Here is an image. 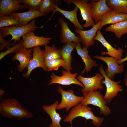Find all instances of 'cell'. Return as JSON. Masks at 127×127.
I'll use <instances>...</instances> for the list:
<instances>
[{
    "label": "cell",
    "mask_w": 127,
    "mask_h": 127,
    "mask_svg": "<svg viewBox=\"0 0 127 127\" xmlns=\"http://www.w3.org/2000/svg\"><path fill=\"white\" fill-rule=\"evenodd\" d=\"M14 25L21 26L20 21L10 15L4 16L0 17V28Z\"/></svg>",
    "instance_id": "f1b7e54d"
},
{
    "label": "cell",
    "mask_w": 127,
    "mask_h": 127,
    "mask_svg": "<svg viewBox=\"0 0 127 127\" xmlns=\"http://www.w3.org/2000/svg\"><path fill=\"white\" fill-rule=\"evenodd\" d=\"M23 40V46L27 49L40 46H45L48 44L52 38L35 35L34 32H29L22 37Z\"/></svg>",
    "instance_id": "7c38bea8"
},
{
    "label": "cell",
    "mask_w": 127,
    "mask_h": 127,
    "mask_svg": "<svg viewBox=\"0 0 127 127\" xmlns=\"http://www.w3.org/2000/svg\"><path fill=\"white\" fill-rule=\"evenodd\" d=\"M107 5L119 13H127V0H107Z\"/></svg>",
    "instance_id": "4316f807"
},
{
    "label": "cell",
    "mask_w": 127,
    "mask_h": 127,
    "mask_svg": "<svg viewBox=\"0 0 127 127\" xmlns=\"http://www.w3.org/2000/svg\"><path fill=\"white\" fill-rule=\"evenodd\" d=\"M83 94L84 98L81 104L85 105L91 104L99 107L100 114L105 116H107L111 113V109L107 105V103L99 91H92Z\"/></svg>",
    "instance_id": "277c9868"
},
{
    "label": "cell",
    "mask_w": 127,
    "mask_h": 127,
    "mask_svg": "<svg viewBox=\"0 0 127 127\" xmlns=\"http://www.w3.org/2000/svg\"><path fill=\"white\" fill-rule=\"evenodd\" d=\"M43 0H23L22 3L27 8L29 9L39 10Z\"/></svg>",
    "instance_id": "1f68e13d"
},
{
    "label": "cell",
    "mask_w": 127,
    "mask_h": 127,
    "mask_svg": "<svg viewBox=\"0 0 127 127\" xmlns=\"http://www.w3.org/2000/svg\"><path fill=\"white\" fill-rule=\"evenodd\" d=\"M22 0H0V17L10 15L14 11L19 9L27 8L23 5Z\"/></svg>",
    "instance_id": "d6986e66"
},
{
    "label": "cell",
    "mask_w": 127,
    "mask_h": 127,
    "mask_svg": "<svg viewBox=\"0 0 127 127\" xmlns=\"http://www.w3.org/2000/svg\"><path fill=\"white\" fill-rule=\"evenodd\" d=\"M88 48L85 46L82 47L81 44L79 43L77 44L75 48L78 55L81 58L85 64V67L82 72V73L85 71L86 73L91 71L93 67L98 66L96 61L91 59L89 55L87 50Z\"/></svg>",
    "instance_id": "44dd1931"
},
{
    "label": "cell",
    "mask_w": 127,
    "mask_h": 127,
    "mask_svg": "<svg viewBox=\"0 0 127 127\" xmlns=\"http://www.w3.org/2000/svg\"></svg>",
    "instance_id": "8d00e7d4"
},
{
    "label": "cell",
    "mask_w": 127,
    "mask_h": 127,
    "mask_svg": "<svg viewBox=\"0 0 127 127\" xmlns=\"http://www.w3.org/2000/svg\"><path fill=\"white\" fill-rule=\"evenodd\" d=\"M68 1L75 4L79 9L83 20L86 21L85 23L82 25L83 28L93 27L95 24L91 16V5L90 3H88V1L76 0H69Z\"/></svg>",
    "instance_id": "8fae6325"
},
{
    "label": "cell",
    "mask_w": 127,
    "mask_h": 127,
    "mask_svg": "<svg viewBox=\"0 0 127 127\" xmlns=\"http://www.w3.org/2000/svg\"><path fill=\"white\" fill-rule=\"evenodd\" d=\"M58 104V101H56L51 105L47 106L44 105L42 107L43 109L48 115L51 119L52 123L48 127H62L60 123L62 118L56 111Z\"/></svg>",
    "instance_id": "cb8c5ba5"
},
{
    "label": "cell",
    "mask_w": 127,
    "mask_h": 127,
    "mask_svg": "<svg viewBox=\"0 0 127 127\" xmlns=\"http://www.w3.org/2000/svg\"><path fill=\"white\" fill-rule=\"evenodd\" d=\"M10 15L18 20L21 26L26 25L29 22L35 18L44 16L39 10L29 9L28 11L23 12H13Z\"/></svg>",
    "instance_id": "7402d4cb"
},
{
    "label": "cell",
    "mask_w": 127,
    "mask_h": 127,
    "mask_svg": "<svg viewBox=\"0 0 127 127\" xmlns=\"http://www.w3.org/2000/svg\"><path fill=\"white\" fill-rule=\"evenodd\" d=\"M57 91L61 95V100L57 107V110L65 108L66 112H67L72 107L80 104L83 99V96H78L75 95L74 91L72 89L65 91L61 86H59Z\"/></svg>",
    "instance_id": "5b68a950"
},
{
    "label": "cell",
    "mask_w": 127,
    "mask_h": 127,
    "mask_svg": "<svg viewBox=\"0 0 127 127\" xmlns=\"http://www.w3.org/2000/svg\"><path fill=\"white\" fill-rule=\"evenodd\" d=\"M104 78L101 74L98 73L92 77H84L79 75L77 77L78 80L84 86L81 90L83 94L92 91L102 90L103 89L102 81Z\"/></svg>",
    "instance_id": "52a82bcc"
},
{
    "label": "cell",
    "mask_w": 127,
    "mask_h": 127,
    "mask_svg": "<svg viewBox=\"0 0 127 127\" xmlns=\"http://www.w3.org/2000/svg\"><path fill=\"white\" fill-rule=\"evenodd\" d=\"M32 49H27L23 47L17 52L15 53L12 56V60H17L20 62L19 64L17 65L18 70L20 72L23 71L27 67L32 58Z\"/></svg>",
    "instance_id": "e0dca14e"
},
{
    "label": "cell",
    "mask_w": 127,
    "mask_h": 127,
    "mask_svg": "<svg viewBox=\"0 0 127 127\" xmlns=\"http://www.w3.org/2000/svg\"><path fill=\"white\" fill-rule=\"evenodd\" d=\"M35 23V20H33L24 26H16L14 25L9 27L0 28V34L3 38L6 37L8 35H11L12 38L9 42L15 40L12 44V45L17 41L19 42L21 37L30 31L34 32L37 27Z\"/></svg>",
    "instance_id": "3957f363"
},
{
    "label": "cell",
    "mask_w": 127,
    "mask_h": 127,
    "mask_svg": "<svg viewBox=\"0 0 127 127\" xmlns=\"http://www.w3.org/2000/svg\"><path fill=\"white\" fill-rule=\"evenodd\" d=\"M80 117L85 118L86 120L91 119L92 123L97 127L101 126L104 119L95 116L91 109L87 105H83L80 103L73 107L68 115L64 119L65 122H69L70 127H73L72 122L76 117Z\"/></svg>",
    "instance_id": "7a4b0ae2"
},
{
    "label": "cell",
    "mask_w": 127,
    "mask_h": 127,
    "mask_svg": "<svg viewBox=\"0 0 127 127\" xmlns=\"http://www.w3.org/2000/svg\"><path fill=\"white\" fill-rule=\"evenodd\" d=\"M56 1L54 0H43L39 10L41 13L46 16L47 14L54 10Z\"/></svg>",
    "instance_id": "83f0119b"
},
{
    "label": "cell",
    "mask_w": 127,
    "mask_h": 127,
    "mask_svg": "<svg viewBox=\"0 0 127 127\" xmlns=\"http://www.w3.org/2000/svg\"><path fill=\"white\" fill-rule=\"evenodd\" d=\"M78 9V7L76 6L73 10L70 11H66L61 9L56 4L55 6V9L53 12L49 20L51 18L56 12H59L71 22L76 29L83 30V28L79 21L77 17V13Z\"/></svg>",
    "instance_id": "603a6c76"
},
{
    "label": "cell",
    "mask_w": 127,
    "mask_h": 127,
    "mask_svg": "<svg viewBox=\"0 0 127 127\" xmlns=\"http://www.w3.org/2000/svg\"><path fill=\"white\" fill-rule=\"evenodd\" d=\"M92 56L94 59L101 60L106 63L107 68L104 70V71L106 75L111 80L114 79L116 74H121L124 71V64H118L117 62L118 60L115 58L111 56L104 57L98 55Z\"/></svg>",
    "instance_id": "ba28073f"
},
{
    "label": "cell",
    "mask_w": 127,
    "mask_h": 127,
    "mask_svg": "<svg viewBox=\"0 0 127 127\" xmlns=\"http://www.w3.org/2000/svg\"><path fill=\"white\" fill-rule=\"evenodd\" d=\"M44 48L43 56L45 63L56 59H61L59 49L54 44L51 46L47 45Z\"/></svg>",
    "instance_id": "484cf974"
},
{
    "label": "cell",
    "mask_w": 127,
    "mask_h": 127,
    "mask_svg": "<svg viewBox=\"0 0 127 127\" xmlns=\"http://www.w3.org/2000/svg\"><path fill=\"white\" fill-rule=\"evenodd\" d=\"M94 40L99 42L107 49V52H101L102 55L107 54L118 60L122 58L123 53L124 52V50L119 47L118 49H116V48L113 47L106 40L100 30L99 29L98 30L96 35L94 38Z\"/></svg>",
    "instance_id": "4fadbf2b"
},
{
    "label": "cell",
    "mask_w": 127,
    "mask_h": 127,
    "mask_svg": "<svg viewBox=\"0 0 127 127\" xmlns=\"http://www.w3.org/2000/svg\"><path fill=\"white\" fill-rule=\"evenodd\" d=\"M0 113L3 117L20 120L24 118L30 119L33 114L23 107L15 98L2 99L0 102Z\"/></svg>",
    "instance_id": "6da1fadb"
},
{
    "label": "cell",
    "mask_w": 127,
    "mask_h": 127,
    "mask_svg": "<svg viewBox=\"0 0 127 127\" xmlns=\"http://www.w3.org/2000/svg\"><path fill=\"white\" fill-rule=\"evenodd\" d=\"M0 51H1L4 48H10V46L12 45V44L9 43V42H8L7 40L4 39L1 34H0Z\"/></svg>",
    "instance_id": "d6a6232c"
},
{
    "label": "cell",
    "mask_w": 127,
    "mask_h": 127,
    "mask_svg": "<svg viewBox=\"0 0 127 127\" xmlns=\"http://www.w3.org/2000/svg\"><path fill=\"white\" fill-rule=\"evenodd\" d=\"M58 22L61 27L60 38L61 43L64 44L70 42L77 44L82 43L79 36H76L71 31L68 27L67 23L65 21L64 18H59Z\"/></svg>",
    "instance_id": "5bb4252c"
},
{
    "label": "cell",
    "mask_w": 127,
    "mask_h": 127,
    "mask_svg": "<svg viewBox=\"0 0 127 127\" xmlns=\"http://www.w3.org/2000/svg\"><path fill=\"white\" fill-rule=\"evenodd\" d=\"M99 21L95 24L91 29L87 30L75 29V32L79 34L82 43V45L88 47L93 46L95 43L94 38L96 36L97 31L100 25Z\"/></svg>",
    "instance_id": "2e32d148"
},
{
    "label": "cell",
    "mask_w": 127,
    "mask_h": 127,
    "mask_svg": "<svg viewBox=\"0 0 127 127\" xmlns=\"http://www.w3.org/2000/svg\"><path fill=\"white\" fill-rule=\"evenodd\" d=\"M99 71L104 76V80L102 83L104 84L106 88V91L103 97L104 99L108 103H110L123 89L122 86L119 84L120 81L115 82L108 78L105 72L103 65H101L99 67Z\"/></svg>",
    "instance_id": "8992f818"
},
{
    "label": "cell",
    "mask_w": 127,
    "mask_h": 127,
    "mask_svg": "<svg viewBox=\"0 0 127 127\" xmlns=\"http://www.w3.org/2000/svg\"><path fill=\"white\" fill-rule=\"evenodd\" d=\"M45 65L47 71H49L53 70L57 71L60 67L63 68L64 64L62 59H56L46 63Z\"/></svg>",
    "instance_id": "f546056e"
},
{
    "label": "cell",
    "mask_w": 127,
    "mask_h": 127,
    "mask_svg": "<svg viewBox=\"0 0 127 127\" xmlns=\"http://www.w3.org/2000/svg\"><path fill=\"white\" fill-rule=\"evenodd\" d=\"M126 20V13H119L112 10L102 16L100 20L101 24L98 29L100 30L103 26L107 25L113 24Z\"/></svg>",
    "instance_id": "ffe728a7"
},
{
    "label": "cell",
    "mask_w": 127,
    "mask_h": 127,
    "mask_svg": "<svg viewBox=\"0 0 127 127\" xmlns=\"http://www.w3.org/2000/svg\"><path fill=\"white\" fill-rule=\"evenodd\" d=\"M124 82L126 86L127 87V71L124 79Z\"/></svg>",
    "instance_id": "e575fe53"
},
{
    "label": "cell",
    "mask_w": 127,
    "mask_h": 127,
    "mask_svg": "<svg viewBox=\"0 0 127 127\" xmlns=\"http://www.w3.org/2000/svg\"><path fill=\"white\" fill-rule=\"evenodd\" d=\"M23 39L13 46L10 48L5 51L1 52L0 53V60H1L7 55L12 53L17 52L23 47Z\"/></svg>",
    "instance_id": "4dcf8cb0"
},
{
    "label": "cell",
    "mask_w": 127,
    "mask_h": 127,
    "mask_svg": "<svg viewBox=\"0 0 127 127\" xmlns=\"http://www.w3.org/2000/svg\"><path fill=\"white\" fill-rule=\"evenodd\" d=\"M77 44L73 42H69L64 44L59 48L61 59L64 64L63 68L67 71H70L73 69L71 66L72 58L71 53L75 48Z\"/></svg>",
    "instance_id": "ac0fdd59"
},
{
    "label": "cell",
    "mask_w": 127,
    "mask_h": 127,
    "mask_svg": "<svg viewBox=\"0 0 127 127\" xmlns=\"http://www.w3.org/2000/svg\"><path fill=\"white\" fill-rule=\"evenodd\" d=\"M4 91L1 89H0V98H1V96L4 94Z\"/></svg>",
    "instance_id": "d590c367"
},
{
    "label": "cell",
    "mask_w": 127,
    "mask_h": 127,
    "mask_svg": "<svg viewBox=\"0 0 127 127\" xmlns=\"http://www.w3.org/2000/svg\"><path fill=\"white\" fill-rule=\"evenodd\" d=\"M33 57L27 66V71L23 74L24 77L28 78L32 71L36 68L41 67L45 71H47L45 63L43 56V50L40 46L33 47Z\"/></svg>",
    "instance_id": "30bf717a"
},
{
    "label": "cell",
    "mask_w": 127,
    "mask_h": 127,
    "mask_svg": "<svg viewBox=\"0 0 127 127\" xmlns=\"http://www.w3.org/2000/svg\"><path fill=\"white\" fill-rule=\"evenodd\" d=\"M62 75L61 76L56 75L54 72L52 73L50 80V82L48 84L50 85L52 84L57 83L63 85H69L72 84L79 85L82 88L84 86L82 83L78 80L76 78L78 75L76 73L72 74L70 71L65 70L61 71Z\"/></svg>",
    "instance_id": "9c48e42d"
},
{
    "label": "cell",
    "mask_w": 127,
    "mask_h": 127,
    "mask_svg": "<svg viewBox=\"0 0 127 127\" xmlns=\"http://www.w3.org/2000/svg\"><path fill=\"white\" fill-rule=\"evenodd\" d=\"M126 54L127 55V56L125 58L118 60L117 62L118 64H123V62L127 61V53H126Z\"/></svg>",
    "instance_id": "836d02e7"
},
{
    "label": "cell",
    "mask_w": 127,
    "mask_h": 127,
    "mask_svg": "<svg viewBox=\"0 0 127 127\" xmlns=\"http://www.w3.org/2000/svg\"><path fill=\"white\" fill-rule=\"evenodd\" d=\"M92 18L95 24L99 21L102 16L112 10L107 5L106 0H100L97 2L90 1Z\"/></svg>",
    "instance_id": "9a60e30c"
},
{
    "label": "cell",
    "mask_w": 127,
    "mask_h": 127,
    "mask_svg": "<svg viewBox=\"0 0 127 127\" xmlns=\"http://www.w3.org/2000/svg\"><path fill=\"white\" fill-rule=\"evenodd\" d=\"M105 30L114 33L116 38L120 39L122 35L127 33V20L112 24Z\"/></svg>",
    "instance_id": "d4e9b609"
}]
</instances>
